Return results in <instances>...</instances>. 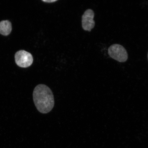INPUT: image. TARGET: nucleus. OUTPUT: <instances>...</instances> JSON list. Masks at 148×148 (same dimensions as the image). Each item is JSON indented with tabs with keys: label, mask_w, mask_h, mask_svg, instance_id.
I'll use <instances>...</instances> for the list:
<instances>
[{
	"label": "nucleus",
	"mask_w": 148,
	"mask_h": 148,
	"mask_svg": "<svg viewBox=\"0 0 148 148\" xmlns=\"http://www.w3.org/2000/svg\"><path fill=\"white\" fill-rule=\"evenodd\" d=\"M33 99L35 106L42 114L50 112L54 106V98L51 89L46 85L40 84L33 90Z\"/></svg>",
	"instance_id": "nucleus-1"
},
{
	"label": "nucleus",
	"mask_w": 148,
	"mask_h": 148,
	"mask_svg": "<svg viewBox=\"0 0 148 148\" xmlns=\"http://www.w3.org/2000/svg\"><path fill=\"white\" fill-rule=\"evenodd\" d=\"M111 57L120 62H125L128 58V54L125 48L119 44H114L108 49Z\"/></svg>",
	"instance_id": "nucleus-2"
},
{
	"label": "nucleus",
	"mask_w": 148,
	"mask_h": 148,
	"mask_svg": "<svg viewBox=\"0 0 148 148\" xmlns=\"http://www.w3.org/2000/svg\"><path fill=\"white\" fill-rule=\"evenodd\" d=\"M15 60L16 64L20 67L27 68L30 66L33 62L32 55L24 50L18 51L15 55Z\"/></svg>",
	"instance_id": "nucleus-3"
},
{
	"label": "nucleus",
	"mask_w": 148,
	"mask_h": 148,
	"mask_svg": "<svg viewBox=\"0 0 148 148\" xmlns=\"http://www.w3.org/2000/svg\"><path fill=\"white\" fill-rule=\"evenodd\" d=\"M94 16V12L91 9H88L84 12L82 16V27L84 30L90 31L93 28L95 25Z\"/></svg>",
	"instance_id": "nucleus-4"
},
{
	"label": "nucleus",
	"mask_w": 148,
	"mask_h": 148,
	"mask_svg": "<svg viewBox=\"0 0 148 148\" xmlns=\"http://www.w3.org/2000/svg\"><path fill=\"white\" fill-rule=\"evenodd\" d=\"M12 30V24L8 20L0 22V34L7 36L10 34Z\"/></svg>",
	"instance_id": "nucleus-5"
},
{
	"label": "nucleus",
	"mask_w": 148,
	"mask_h": 148,
	"mask_svg": "<svg viewBox=\"0 0 148 148\" xmlns=\"http://www.w3.org/2000/svg\"><path fill=\"white\" fill-rule=\"evenodd\" d=\"M42 1L47 2L48 3H51L55 2L57 1V0H42Z\"/></svg>",
	"instance_id": "nucleus-6"
},
{
	"label": "nucleus",
	"mask_w": 148,
	"mask_h": 148,
	"mask_svg": "<svg viewBox=\"0 0 148 148\" xmlns=\"http://www.w3.org/2000/svg\"></svg>",
	"instance_id": "nucleus-7"
}]
</instances>
